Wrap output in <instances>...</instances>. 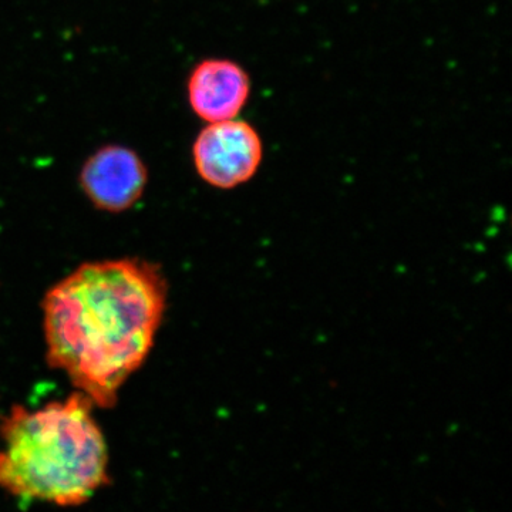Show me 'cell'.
<instances>
[{"mask_svg":"<svg viewBox=\"0 0 512 512\" xmlns=\"http://www.w3.org/2000/svg\"><path fill=\"white\" fill-rule=\"evenodd\" d=\"M167 305L160 266L141 259L94 262L47 292V362L94 406L111 409L150 355Z\"/></svg>","mask_w":512,"mask_h":512,"instance_id":"1","label":"cell"},{"mask_svg":"<svg viewBox=\"0 0 512 512\" xmlns=\"http://www.w3.org/2000/svg\"><path fill=\"white\" fill-rule=\"evenodd\" d=\"M262 141L251 124L217 121L198 134L192 148L195 168L205 183L231 190L247 183L261 165Z\"/></svg>","mask_w":512,"mask_h":512,"instance_id":"3","label":"cell"},{"mask_svg":"<svg viewBox=\"0 0 512 512\" xmlns=\"http://www.w3.org/2000/svg\"><path fill=\"white\" fill-rule=\"evenodd\" d=\"M249 93L248 74L229 60H204L188 79L191 109L208 123L235 119L247 104Z\"/></svg>","mask_w":512,"mask_h":512,"instance_id":"5","label":"cell"},{"mask_svg":"<svg viewBox=\"0 0 512 512\" xmlns=\"http://www.w3.org/2000/svg\"><path fill=\"white\" fill-rule=\"evenodd\" d=\"M93 407L80 392L35 412L13 407L0 423V490L62 507L89 501L109 483V453Z\"/></svg>","mask_w":512,"mask_h":512,"instance_id":"2","label":"cell"},{"mask_svg":"<svg viewBox=\"0 0 512 512\" xmlns=\"http://www.w3.org/2000/svg\"><path fill=\"white\" fill-rule=\"evenodd\" d=\"M148 181L147 167L136 151L123 146H106L84 163L80 187L94 207L123 212L143 197Z\"/></svg>","mask_w":512,"mask_h":512,"instance_id":"4","label":"cell"}]
</instances>
